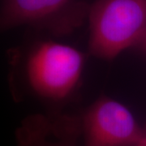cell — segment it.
Segmentation results:
<instances>
[{"mask_svg": "<svg viewBox=\"0 0 146 146\" xmlns=\"http://www.w3.org/2000/svg\"><path fill=\"white\" fill-rule=\"evenodd\" d=\"M89 49L111 60L146 36V0H97L89 8Z\"/></svg>", "mask_w": 146, "mask_h": 146, "instance_id": "1", "label": "cell"}, {"mask_svg": "<svg viewBox=\"0 0 146 146\" xmlns=\"http://www.w3.org/2000/svg\"><path fill=\"white\" fill-rule=\"evenodd\" d=\"M84 57L77 49L56 42H42L29 54L27 77L33 89L45 98L61 100L71 94L83 72Z\"/></svg>", "mask_w": 146, "mask_h": 146, "instance_id": "2", "label": "cell"}, {"mask_svg": "<svg viewBox=\"0 0 146 146\" xmlns=\"http://www.w3.org/2000/svg\"><path fill=\"white\" fill-rule=\"evenodd\" d=\"M81 124L84 146H141L146 139L129 109L108 97L89 106Z\"/></svg>", "mask_w": 146, "mask_h": 146, "instance_id": "3", "label": "cell"}, {"mask_svg": "<svg viewBox=\"0 0 146 146\" xmlns=\"http://www.w3.org/2000/svg\"><path fill=\"white\" fill-rule=\"evenodd\" d=\"M89 8L79 0H4L1 28L34 25L68 32L88 16Z\"/></svg>", "mask_w": 146, "mask_h": 146, "instance_id": "4", "label": "cell"}, {"mask_svg": "<svg viewBox=\"0 0 146 146\" xmlns=\"http://www.w3.org/2000/svg\"><path fill=\"white\" fill-rule=\"evenodd\" d=\"M69 129L45 115H30L16 130L17 146H76Z\"/></svg>", "mask_w": 146, "mask_h": 146, "instance_id": "5", "label": "cell"}, {"mask_svg": "<svg viewBox=\"0 0 146 146\" xmlns=\"http://www.w3.org/2000/svg\"><path fill=\"white\" fill-rule=\"evenodd\" d=\"M137 47H138L140 50H141L142 51H144V52L146 53V36H145L144 39L139 43V45L137 46Z\"/></svg>", "mask_w": 146, "mask_h": 146, "instance_id": "6", "label": "cell"}, {"mask_svg": "<svg viewBox=\"0 0 146 146\" xmlns=\"http://www.w3.org/2000/svg\"><path fill=\"white\" fill-rule=\"evenodd\" d=\"M141 146H146V139H145V142H144Z\"/></svg>", "mask_w": 146, "mask_h": 146, "instance_id": "7", "label": "cell"}]
</instances>
